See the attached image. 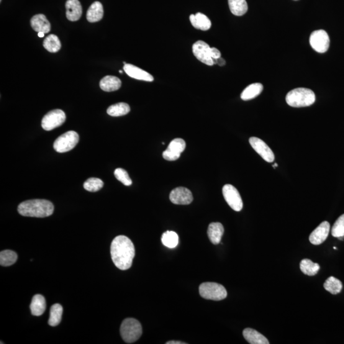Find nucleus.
Segmentation results:
<instances>
[{"label":"nucleus","mask_w":344,"mask_h":344,"mask_svg":"<svg viewBox=\"0 0 344 344\" xmlns=\"http://www.w3.org/2000/svg\"><path fill=\"white\" fill-rule=\"evenodd\" d=\"M110 253L115 266L121 271H127L132 266L135 257L134 245L126 236H117L112 241Z\"/></svg>","instance_id":"f257e3e1"},{"label":"nucleus","mask_w":344,"mask_h":344,"mask_svg":"<svg viewBox=\"0 0 344 344\" xmlns=\"http://www.w3.org/2000/svg\"><path fill=\"white\" fill-rule=\"evenodd\" d=\"M55 210L54 205L46 200H31L20 203L17 210L23 216L46 217L52 215Z\"/></svg>","instance_id":"f03ea898"},{"label":"nucleus","mask_w":344,"mask_h":344,"mask_svg":"<svg viewBox=\"0 0 344 344\" xmlns=\"http://www.w3.org/2000/svg\"><path fill=\"white\" fill-rule=\"evenodd\" d=\"M286 100L287 104L292 107H309L314 104L315 95L311 89L301 87L289 91Z\"/></svg>","instance_id":"7ed1b4c3"},{"label":"nucleus","mask_w":344,"mask_h":344,"mask_svg":"<svg viewBox=\"0 0 344 344\" xmlns=\"http://www.w3.org/2000/svg\"><path fill=\"white\" fill-rule=\"evenodd\" d=\"M120 333L126 343H132L139 339L142 335V325L137 320L127 318L120 326Z\"/></svg>","instance_id":"20e7f679"},{"label":"nucleus","mask_w":344,"mask_h":344,"mask_svg":"<svg viewBox=\"0 0 344 344\" xmlns=\"http://www.w3.org/2000/svg\"><path fill=\"white\" fill-rule=\"evenodd\" d=\"M200 296L205 299L220 301L227 297V291L222 285L215 282H204L199 287Z\"/></svg>","instance_id":"39448f33"},{"label":"nucleus","mask_w":344,"mask_h":344,"mask_svg":"<svg viewBox=\"0 0 344 344\" xmlns=\"http://www.w3.org/2000/svg\"><path fill=\"white\" fill-rule=\"evenodd\" d=\"M79 140L78 133L74 131H69L55 140L54 143V149L56 152L60 153L68 152L76 147Z\"/></svg>","instance_id":"423d86ee"},{"label":"nucleus","mask_w":344,"mask_h":344,"mask_svg":"<svg viewBox=\"0 0 344 344\" xmlns=\"http://www.w3.org/2000/svg\"><path fill=\"white\" fill-rule=\"evenodd\" d=\"M66 115L63 110L56 109L51 110L43 117L42 127L45 131H51L61 127L65 122Z\"/></svg>","instance_id":"0eeeda50"},{"label":"nucleus","mask_w":344,"mask_h":344,"mask_svg":"<svg viewBox=\"0 0 344 344\" xmlns=\"http://www.w3.org/2000/svg\"><path fill=\"white\" fill-rule=\"evenodd\" d=\"M330 38L325 30L314 31L310 37V44L313 50L319 53L327 52L330 47Z\"/></svg>","instance_id":"6e6552de"},{"label":"nucleus","mask_w":344,"mask_h":344,"mask_svg":"<svg viewBox=\"0 0 344 344\" xmlns=\"http://www.w3.org/2000/svg\"><path fill=\"white\" fill-rule=\"evenodd\" d=\"M223 194L226 202L235 211L239 212L243 208V202L239 192L231 184H226L223 187Z\"/></svg>","instance_id":"1a4fd4ad"},{"label":"nucleus","mask_w":344,"mask_h":344,"mask_svg":"<svg viewBox=\"0 0 344 344\" xmlns=\"http://www.w3.org/2000/svg\"><path fill=\"white\" fill-rule=\"evenodd\" d=\"M210 48L209 44L204 41L199 40L192 45V52L195 57L202 63L209 66L214 65V60L210 55Z\"/></svg>","instance_id":"9d476101"},{"label":"nucleus","mask_w":344,"mask_h":344,"mask_svg":"<svg viewBox=\"0 0 344 344\" xmlns=\"http://www.w3.org/2000/svg\"><path fill=\"white\" fill-rule=\"evenodd\" d=\"M186 142L182 138H176L171 141L166 150L163 153V157L166 161H174L178 160L181 153L186 149Z\"/></svg>","instance_id":"9b49d317"},{"label":"nucleus","mask_w":344,"mask_h":344,"mask_svg":"<svg viewBox=\"0 0 344 344\" xmlns=\"http://www.w3.org/2000/svg\"><path fill=\"white\" fill-rule=\"evenodd\" d=\"M250 143L256 152L264 160L268 163L273 162L275 160L274 154L265 142H263L260 138L253 137L250 138Z\"/></svg>","instance_id":"f8f14e48"},{"label":"nucleus","mask_w":344,"mask_h":344,"mask_svg":"<svg viewBox=\"0 0 344 344\" xmlns=\"http://www.w3.org/2000/svg\"><path fill=\"white\" fill-rule=\"evenodd\" d=\"M170 200L174 204L189 205L193 200V197L189 189L184 187H178L171 191Z\"/></svg>","instance_id":"ddd939ff"},{"label":"nucleus","mask_w":344,"mask_h":344,"mask_svg":"<svg viewBox=\"0 0 344 344\" xmlns=\"http://www.w3.org/2000/svg\"><path fill=\"white\" fill-rule=\"evenodd\" d=\"M330 223L324 222L318 226L310 235L309 241L313 245H318L325 242L329 235Z\"/></svg>","instance_id":"4468645a"},{"label":"nucleus","mask_w":344,"mask_h":344,"mask_svg":"<svg viewBox=\"0 0 344 344\" xmlns=\"http://www.w3.org/2000/svg\"><path fill=\"white\" fill-rule=\"evenodd\" d=\"M123 69L130 78L147 82H153L154 81L153 77L150 73L137 67V66L132 65V64H126Z\"/></svg>","instance_id":"2eb2a0df"},{"label":"nucleus","mask_w":344,"mask_h":344,"mask_svg":"<svg viewBox=\"0 0 344 344\" xmlns=\"http://www.w3.org/2000/svg\"><path fill=\"white\" fill-rule=\"evenodd\" d=\"M65 7L66 17L69 20L77 21L80 19L83 14V8L79 0H67Z\"/></svg>","instance_id":"dca6fc26"},{"label":"nucleus","mask_w":344,"mask_h":344,"mask_svg":"<svg viewBox=\"0 0 344 344\" xmlns=\"http://www.w3.org/2000/svg\"><path fill=\"white\" fill-rule=\"evenodd\" d=\"M31 25L33 29L38 33H48L51 31L50 22L43 14H37L33 16L31 19Z\"/></svg>","instance_id":"f3484780"},{"label":"nucleus","mask_w":344,"mask_h":344,"mask_svg":"<svg viewBox=\"0 0 344 344\" xmlns=\"http://www.w3.org/2000/svg\"><path fill=\"white\" fill-rule=\"evenodd\" d=\"M224 227H223L222 223H210L207 232L210 242L214 245L219 244L220 240H222L223 235L224 234Z\"/></svg>","instance_id":"a211bd4d"},{"label":"nucleus","mask_w":344,"mask_h":344,"mask_svg":"<svg viewBox=\"0 0 344 344\" xmlns=\"http://www.w3.org/2000/svg\"><path fill=\"white\" fill-rule=\"evenodd\" d=\"M190 21L196 29L201 30L202 31L209 30L211 27V21L206 15L202 14V13H197V14L190 15Z\"/></svg>","instance_id":"6ab92c4d"},{"label":"nucleus","mask_w":344,"mask_h":344,"mask_svg":"<svg viewBox=\"0 0 344 344\" xmlns=\"http://www.w3.org/2000/svg\"><path fill=\"white\" fill-rule=\"evenodd\" d=\"M100 86L103 91H115L121 87V81L117 77L108 76L102 79L100 83Z\"/></svg>","instance_id":"aec40b11"},{"label":"nucleus","mask_w":344,"mask_h":344,"mask_svg":"<svg viewBox=\"0 0 344 344\" xmlns=\"http://www.w3.org/2000/svg\"><path fill=\"white\" fill-rule=\"evenodd\" d=\"M104 17V8L101 3L95 2L87 12V19L89 22L100 21Z\"/></svg>","instance_id":"412c9836"},{"label":"nucleus","mask_w":344,"mask_h":344,"mask_svg":"<svg viewBox=\"0 0 344 344\" xmlns=\"http://www.w3.org/2000/svg\"><path fill=\"white\" fill-rule=\"evenodd\" d=\"M245 339L251 344H269V341L264 335L251 328H246L243 331Z\"/></svg>","instance_id":"4be33fe9"},{"label":"nucleus","mask_w":344,"mask_h":344,"mask_svg":"<svg viewBox=\"0 0 344 344\" xmlns=\"http://www.w3.org/2000/svg\"><path fill=\"white\" fill-rule=\"evenodd\" d=\"M32 314L35 316H40L44 313L46 309L45 298L41 294H36L33 297L30 305Z\"/></svg>","instance_id":"5701e85b"},{"label":"nucleus","mask_w":344,"mask_h":344,"mask_svg":"<svg viewBox=\"0 0 344 344\" xmlns=\"http://www.w3.org/2000/svg\"><path fill=\"white\" fill-rule=\"evenodd\" d=\"M263 86L260 83H254L246 87L241 94V99L248 101V100L255 99L259 96L263 91Z\"/></svg>","instance_id":"b1692460"},{"label":"nucleus","mask_w":344,"mask_h":344,"mask_svg":"<svg viewBox=\"0 0 344 344\" xmlns=\"http://www.w3.org/2000/svg\"><path fill=\"white\" fill-rule=\"evenodd\" d=\"M230 9L232 14L242 16L248 12V5L246 0H228Z\"/></svg>","instance_id":"393cba45"},{"label":"nucleus","mask_w":344,"mask_h":344,"mask_svg":"<svg viewBox=\"0 0 344 344\" xmlns=\"http://www.w3.org/2000/svg\"><path fill=\"white\" fill-rule=\"evenodd\" d=\"M300 268L303 273L307 276H314L319 272L320 266L319 264L314 263L310 259H304L300 262Z\"/></svg>","instance_id":"a878e982"},{"label":"nucleus","mask_w":344,"mask_h":344,"mask_svg":"<svg viewBox=\"0 0 344 344\" xmlns=\"http://www.w3.org/2000/svg\"><path fill=\"white\" fill-rule=\"evenodd\" d=\"M130 112L129 105L126 103H118L111 105L107 109V114L112 117H119L127 115Z\"/></svg>","instance_id":"bb28decb"},{"label":"nucleus","mask_w":344,"mask_h":344,"mask_svg":"<svg viewBox=\"0 0 344 344\" xmlns=\"http://www.w3.org/2000/svg\"><path fill=\"white\" fill-rule=\"evenodd\" d=\"M63 307L60 304L53 305L50 310V317L48 321V324L51 327H56L61 322L63 315Z\"/></svg>","instance_id":"cd10ccee"},{"label":"nucleus","mask_w":344,"mask_h":344,"mask_svg":"<svg viewBox=\"0 0 344 344\" xmlns=\"http://www.w3.org/2000/svg\"><path fill=\"white\" fill-rule=\"evenodd\" d=\"M43 47L48 52L55 53L58 52L61 47L60 39L55 35H50L46 37L43 42Z\"/></svg>","instance_id":"c85d7f7f"},{"label":"nucleus","mask_w":344,"mask_h":344,"mask_svg":"<svg viewBox=\"0 0 344 344\" xmlns=\"http://www.w3.org/2000/svg\"><path fill=\"white\" fill-rule=\"evenodd\" d=\"M324 287L327 291L332 294L340 293L342 289V283L334 277H330L324 284Z\"/></svg>","instance_id":"c756f323"},{"label":"nucleus","mask_w":344,"mask_h":344,"mask_svg":"<svg viewBox=\"0 0 344 344\" xmlns=\"http://www.w3.org/2000/svg\"><path fill=\"white\" fill-rule=\"evenodd\" d=\"M161 242L166 248L173 249L177 247L179 243L178 235L172 231H167L161 237Z\"/></svg>","instance_id":"7c9ffc66"},{"label":"nucleus","mask_w":344,"mask_h":344,"mask_svg":"<svg viewBox=\"0 0 344 344\" xmlns=\"http://www.w3.org/2000/svg\"><path fill=\"white\" fill-rule=\"evenodd\" d=\"M17 260V255L14 251L5 250L0 253V264L3 266H9Z\"/></svg>","instance_id":"2f4dec72"},{"label":"nucleus","mask_w":344,"mask_h":344,"mask_svg":"<svg viewBox=\"0 0 344 344\" xmlns=\"http://www.w3.org/2000/svg\"><path fill=\"white\" fill-rule=\"evenodd\" d=\"M104 186V182L101 179L94 178H89L84 183V189L90 192H96L101 189Z\"/></svg>","instance_id":"473e14b6"},{"label":"nucleus","mask_w":344,"mask_h":344,"mask_svg":"<svg viewBox=\"0 0 344 344\" xmlns=\"http://www.w3.org/2000/svg\"><path fill=\"white\" fill-rule=\"evenodd\" d=\"M332 235L337 238L344 237V214L336 220L332 227Z\"/></svg>","instance_id":"72a5a7b5"},{"label":"nucleus","mask_w":344,"mask_h":344,"mask_svg":"<svg viewBox=\"0 0 344 344\" xmlns=\"http://www.w3.org/2000/svg\"><path fill=\"white\" fill-rule=\"evenodd\" d=\"M114 176L118 181L122 182L125 186H129L132 184V179H130L128 172L122 168H117L114 171Z\"/></svg>","instance_id":"f704fd0d"},{"label":"nucleus","mask_w":344,"mask_h":344,"mask_svg":"<svg viewBox=\"0 0 344 344\" xmlns=\"http://www.w3.org/2000/svg\"><path fill=\"white\" fill-rule=\"evenodd\" d=\"M210 55H211L213 60H216V59L220 58V56H222L220 51L215 47L210 48Z\"/></svg>","instance_id":"c9c22d12"},{"label":"nucleus","mask_w":344,"mask_h":344,"mask_svg":"<svg viewBox=\"0 0 344 344\" xmlns=\"http://www.w3.org/2000/svg\"><path fill=\"white\" fill-rule=\"evenodd\" d=\"M214 60V63L217 64L218 65H219L220 66L225 65L226 61L224 60V59L222 58H219L216 59V60Z\"/></svg>","instance_id":"e433bc0d"},{"label":"nucleus","mask_w":344,"mask_h":344,"mask_svg":"<svg viewBox=\"0 0 344 344\" xmlns=\"http://www.w3.org/2000/svg\"><path fill=\"white\" fill-rule=\"evenodd\" d=\"M166 344H186V343L181 342V341H169Z\"/></svg>","instance_id":"4c0bfd02"},{"label":"nucleus","mask_w":344,"mask_h":344,"mask_svg":"<svg viewBox=\"0 0 344 344\" xmlns=\"http://www.w3.org/2000/svg\"><path fill=\"white\" fill-rule=\"evenodd\" d=\"M44 34H45V33H43V32H38V37H39L40 38H43V37H44Z\"/></svg>","instance_id":"58836bf2"},{"label":"nucleus","mask_w":344,"mask_h":344,"mask_svg":"<svg viewBox=\"0 0 344 344\" xmlns=\"http://www.w3.org/2000/svg\"><path fill=\"white\" fill-rule=\"evenodd\" d=\"M119 73H122V72H123V71L122 70H119Z\"/></svg>","instance_id":"ea45409f"},{"label":"nucleus","mask_w":344,"mask_h":344,"mask_svg":"<svg viewBox=\"0 0 344 344\" xmlns=\"http://www.w3.org/2000/svg\"><path fill=\"white\" fill-rule=\"evenodd\" d=\"M333 249H335V250H337V248L335 247L333 248Z\"/></svg>","instance_id":"a19ab883"},{"label":"nucleus","mask_w":344,"mask_h":344,"mask_svg":"<svg viewBox=\"0 0 344 344\" xmlns=\"http://www.w3.org/2000/svg\"><path fill=\"white\" fill-rule=\"evenodd\" d=\"M0 2H2V0H0Z\"/></svg>","instance_id":"79ce46f5"}]
</instances>
